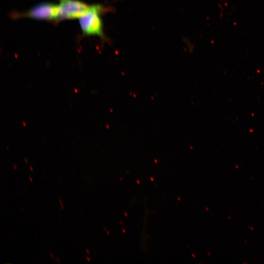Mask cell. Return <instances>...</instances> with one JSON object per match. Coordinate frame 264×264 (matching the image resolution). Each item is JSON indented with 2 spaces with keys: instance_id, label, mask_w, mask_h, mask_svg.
Listing matches in <instances>:
<instances>
[{
  "instance_id": "1",
  "label": "cell",
  "mask_w": 264,
  "mask_h": 264,
  "mask_svg": "<svg viewBox=\"0 0 264 264\" xmlns=\"http://www.w3.org/2000/svg\"><path fill=\"white\" fill-rule=\"evenodd\" d=\"M106 10L101 4H93L90 10L79 18V23L83 33L88 35H96L102 39L105 37L101 14Z\"/></svg>"
},
{
  "instance_id": "3",
  "label": "cell",
  "mask_w": 264,
  "mask_h": 264,
  "mask_svg": "<svg viewBox=\"0 0 264 264\" xmlns=\"http://www.w3.org/2000/svg\"><path fill=\"white\" fill-rule=\"evenodd\" d=\"M59 14L57 21L80 18L86 14L92 5L78 0H58Z\"/></svg>"
},
{
  "instance_id": "11",
  "label": "cell",
  "mask_w": 264,
  "mask_h": 264,
  "mask_svg": "<svg viewBox=\"0 0 264 264\" xmlns=\"http://www.w3.org/2000/svg\"><path fill=\"white\" fill-rule=\"evenodd\" d=\"M30 170H31V171H33V167H32V166H30Z\"/></svg>"
},
{
  "instance_id": "8",
  "label": "cell",
  "mask_w": 264,
  "mask_h": 264,
  "mask_svg": "<svg viewBox=\"0 0 264 264\" xmlns=\"http://www.w3.org/2000/svg\"><path fill=\"white\" fill-rule=\"evenodd\" d=\"M50 256H51V258L53 259L54 258V256L53 254H52V253L51 251L50 252Z\"/></svg>"
},
{
  "instance_id": "7",
  "label": "cell",
  "mask_w": 264,
  "mask_h": 264,
  "mask_svg": "<svg viewBox=\"0 0 264 264\" xmlns=\"http://www.w3.org/2000/svg\"><path fill=\"white\" fill-rule=\"evenodd\" d=\"M86 258L88 262H90V257H88V256H86Z\"/></svg>"
},
{
  "instance_id": "4",
  "label": "cell",
  "mask_w": 264,
  "mask_h": 264,
  "mask_svg": "<svg viewBox=\"0 0 264 264\" xmlns=\"http://www.w3.org/2000/svg\"><path fill=\"white\" fill-rule=\"evenodd\" d=\"M58 200H59L60 206L62 208V209L63 210L64 209V205L63 201L61 198H59Z\"/></svg>"
},
{
  "instance_id": "6",
  "label": "cell",
  "mask_w": 264,
  "mask_h": 264,
  "mask_svg": "<svg viewBox=\"0 0 264 264\" xmlns=\"http://www.w3.org/2000/svg\"><path fill=\"white\" fill-rule=\"evenodd\" d=\"M85 250H86V251L87 254H88V255H89V254H90V253H89V250H88V249H87V248H85Z\"/></svg>"
},
{
  "instance_id": "10",
  "label": "cell",
  "mask_w": 264,
  "mask_h": 264,
  "mask_svg": "<svg viewBox=\"0 0 264 264\" xmlns=\"http://www.w3.org/2000/svg\"><path fill=\"white\" fill-rule=\"evenodd\" d=\"M13 167L14 168L15 170H17V167L16 165H13Z\"/></svg>"
},
{
  "instance_id": "9",
  "label": "cell",
  "mask_w": 264,
  "mask_h": 264,
  "mask_svg": "<svg viewBox=\"0 0 264 264\" xmlns=\"http://www.w3.org/2000/svg\"><path fill=\"white\" fill-rule=\"evenodd\" d=\"M29 179L30 181L31 182L33 181V178L30 176H29Z\"/></svg>"
},
{
  "instance_id": "5",
  "label": "cell",
  "mask_w": 264,
  "mask_h": 264,
  "mask_svg": "<svg viewBox=\"0 0 264 264\" xmlns=\"http://www.w3.org/2000/svg\"><path fill=\"white\" fill-rule=\"evenodd\" d=\"M55 260L56 261V262L58 263H60V259L58 257H56L55 258Z\"/></svg>"
},
{
  "instance_id": "2",
  "label": "cell",
  "mask_w": 264,
  "mask_h": 264,
  "mask_svg": "<svg viewBox=\"0 0 264 264\" xmlns=\"http://www.w3.org/2000/svg\"><path fill=\"white\" fill-rule=\"evenodd\" d=\"M59 10L58 4L48 2H42L22 13H12V17H27L37 20L57 21Z\"/></svg>"
}]
</instances>
